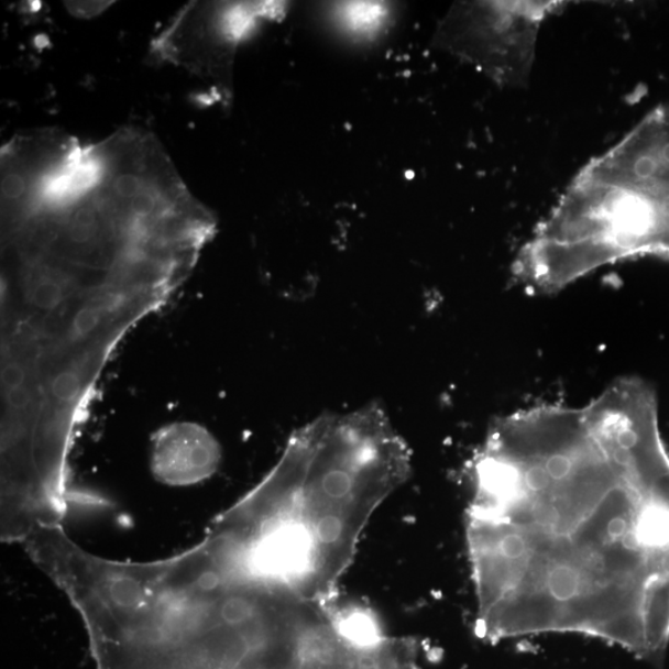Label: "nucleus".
I'll return each instance as SVG.
<instances>
[{
    "label": "nucleus",
    "mask_w": 669,
    "mask_h": 669,
    "mask_svg": "<svg viewBox=\"0 0 669 669\" xmlns=\"http://www.w3.org/2000/svg\"><path fill=\"white\" fill-rule=\"evenodd\" d=\"M465 534L482 641L575 634L659 663L669 646V452L654 392L497 418Z\"/></svg>",
    "instance_id": "nucleus-1"
},
{
    "label": "nucleus",
    "mask_w": 669,
    "mask_h": 669,
    "mask_svg": "<svg viewBox=\"0 0 669 669\" xmlns=\"http://www.w3.org/2000/svg\"><path fill=\"white\" fill-rule=\"evenodd\" d=\"M62 584L96 669H249L294 602L208 535L154 562L78 550Z\"/></svg>",
    "instance_id": "nucleus-4"
},
{
    "label": "nucleus",
    "mask_w": 669,
    "mask_h": 669,
    "mask_svg": "<svg viewBox=\"0 0 669 669\" xmlns=\"http://www.w3.org/2000/svg\"><path fill=\"white\" fill-rule=\"evenodd\" d=\"M265 4L213 3L186 8L165 35L162 48L176 62L204 70V66H230L234 47L265 15Z\"/></svg>",
    "instance_id": "nucleus-6"
},
{
    "label": "nucleus",
    "mask_w": 669,
    "mask_h": 669,
    "mask_svg": "<svg viewBox=\"0 0 669 669\" xmlns=\"http://www.w3.org/2000/svg\"><path fill=\"white\" fill-rule=\"evenodd\" d=\"M321 610L333 633L350 647L370 648L388 637L379 616L368 605L342 604L337 599Z\"/></svg>",
    "instance_id": "nucleus-8"
},
{
    "label": "nucleus",
    "mask_w": 669,
    "mask_h": 669,
    "mask_svg": "<svg viewBox=\"0 0 669 669\" xmlns=\"http://www.w3.org/2000/svg\"><path fill=\"white\" fill-rule=\"evenodd\" d=\"M222 459L219 441L198 423H173L152 440L154 478L169 486H190L210 479Z\"/></svg>",
    "instance_id": "nucleus-7"
},
{
    "label": "nucleus",
    "mask_w": 669,
    "mask_h": 669,
    "mask_svg": "<svg viewBox=\"0 0 669 669\" xmlns=\"http://www.w3.org/2000/svg\"><path fill=\"white\" fill-rule=\"evenodd\" d=\"M410 472V449L380 403L323 413L213 524L251 574L322 608L338 599L371 517Z\"/></svg>",
    "instance_id": "nucleus-3"
},
{
    "label": "nucleus",
    "mask_w": 669,
    "mask_h": 669,
    "mask_svg": "<svg viewBox=\"0 0 669 669\" xmlns=\"http://www.w3.org/2000/svg\"><path fill=\"white\" fill-rule=\"evenodd\" d=\"M562 3H458L440 24L437 44L505 86L524 85L540 24Z\"/></svg>",
    "instance_id": "nucleus-5"
},
{
    "label": "nucleus",
    "mask_w": 669,
    "mask_h": 669,
    "mask_svg": "<svg viewBox=\"0 0 669 669\" xmlns=\"http://www.w3.org/2000/svg\"><path fill=\"white\" fill-rule=\"evenodd\" d=\"M2 257V451L57 474L108 360L183 283L154 265L31 244L4 245Z\"/></svg>",
    "instance_id": "nucleus-2"
},
{
    "label": "nucleus",
    "mask_w": 669,
    "mask_h": 669,
    "mask_svg": "<svg viewBox=\"0 0 669 669\" xmlns=\"http://www.w3.org/2000/svg\"><path fill=\"white\" fill-rule=\"evenodd\" d=\"M346 669H420L415 639L391 637L370 648L349 646Z\"/></svg>",
    "instance_id": "nucleus-9"
}]
</instances>
